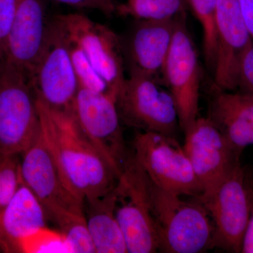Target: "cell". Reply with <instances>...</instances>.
<instances>
[{"label":"cell","instance_id":"e0dca14e","mask_svg":"<svg viewBox=\"0 0 253 253\" xmlns=\"http://www.w3.org/2000/svg\"><path fill=\"white\" fill-rule=\"evenodd\" d=\"M47 219L39 200L22 180L0 215V248L5 253H22L25 243L47 227Z\"/></svg>","mask_w":253,"mask_h":253},{"label":"cell","instance_id":"484cf974","mask_svg":"<svg viewBox=\"0 0 253 253\" xmlns=\"http://www.w3.org/2000/svg\"><path fill=\"white\" fill-rule=\"evenodd\" d=\"M16 0H0V59L14 20Z\"/></svg>","mask_w":253,"mask_h":253},{"label":"cell","instance_id":"2e32d148","mask_svg":"<svg viewBox=\"0 0 253 253\" xmlns=\"http://www.w3.org/2000/svg\"><path fill=\"white\" fill-rule=\"evenodd\" d=\"M48 23L43 0H16L2 58L28 76L41 51Z\"/></svg>","mask_w":253,"mask_h":253},{"label":"cell","instance_id":"ba28073f","mask_svg":"<svg viewBox=\"0 0 253 253\" xmlns=\"http://www.w3.org/2000/svg\"><path fill=\"white\" fill-rule=\"evenodd\" d=\"M134 157L160 189L198 199L203 190L184 146L174 136L139 131L133 140Z\"/></svg>","mask_w":253,"mask_h":253},{"label":"cell","instance_id":"5b68a950","mask_svg":"<svg viewBox=\"0 0 253 253\" xmlns=\"http://www.w3.org/2000/svg\"><path fill=\"white\" fill-rule=\"evenodd\" d=\"M151 186L149 176L134 154H129L115 186V211L127 253H153L159 249Z\"/></svg>","mask_w":253,"mask_h":253},{"label":"cell","instance_id":"ac0fdd59","mask_svg":"<svg viewBox=\"0 0 253 253\" xmlns=\"http://www.w3.org/2000/svg\"><path fill=\"white\" fill-rule=\"evenodd\" d=\"M208 118L240 156L246 148L253 146V95L216 88Z\"/></svg>","mask_w":253,"mask_h":253},{"label":"cell","instance_id":"9c48e42d","mask_svg":"<svg viewBox=\"0 0 253 253\" xmlns=\"http://www.w3.org/2000/svg\"><path fill=\"white\" fill-rule=\"evenodd\" d=\"M116 105L121 123L141 131L174 136L179 126L172 94L155 78L129 75L118 91Z\"/></svg>","mask_w":253,"mask_h":253},{"label":"cell","instance_id":"8fae6325","mask_svg":"<svg viewBox=\"0 0 253 253\" xmlns=\"http://www.w3.org/2000/svg\"><path fill=\"white\" fill-rule=\"evenodd\" d=\"M162 78L175 102L179 126L184 131L199 118L201 70L184 11L176 16L175 30Z\"/></svg>","mask_w":253,"mask_h":253},{"label":"cell","instance_id":"83f0119b","mask_svg":"<svg viewBox=\"0 0 253 253\" xmlns=\"http://www.w3.org/2000/svg\"><path fill=\"white\" fill-rule=\"evenodd\" d=\"M246 27L253 41V0H239Z\"/></svg>","mask_w":253,"mask_h":253},{"label":"cell","instance_id":"44dd1931","mask_svg":"<svg viewBox=\"0 0 253 253\" xmlns=\"http://www.w3.org/2000/svg\"><path fill=\"white\" fill-rule=\"evenodd\" d=\"M203 31L205 60L214 69L217 54V37L215 15L218 0H189Z\"/></svg>","mask_w":253,"mask_h":253},{"label":"cell","instance_id":"7a4b0ae2","mask_svg":"<svg viewBox=\"0 0 253 253\" xmlns=\"http://www.w3.org/2000/svg\"><path fill=\"white\" fill-rule=\"evenodd\" d=\"M20 159L23 183L33 191L62 234L86 224L84 200L68 186L39 134Z\"/></svg>","mask_w":253,"mask_h":253},{"label":"cell","instance_id":"7402d4cb","mask_svg":"<svg viewBox=\"0 0 253 253\" xmlns=\"http://www.w3.org/2000/svg\"><path fill=\"white\" fill-rule=\"evenodd\" d=\"M68 39L73 68L80 87L85 88L98 92L109 93L116 97V95L110 91L109 86L104 80L93 67L83 49L76 43L71 41L68 37Z\"/></svg>","mask_w":253,"mask_h":253},{"label":"cell","instance_id":"52a82bcc","mask_svg":"<svg viewBox=\"0 0 253 253\" xmlns=\"http://www.w3.org/2000/svg\"><path fill=\"white\" fill-rule=\"evenodd\" d=\"M28 78L37 97L49 108L71 111L79 84L67 35L57 16L48 23L44 42Z\"/></svg>","mask_w":253,"mask_h":253},{"label":"cell","instance_id":"d4e9b609","mask_svg":"<svg viewBox=\"0 0 253 253\" xmlns=\"http://www.w3.org/2000/svg\"><path fill=\"white\" fill-rule=\"evenodd\" d=\"M237 88L253 96V41L240 59Z\"/></svg>","mask_w":253,"mask_h":253},{"label":"cell","instance_id":"277c9868","mask_svg":"<svg viewBox=\"0 0 253 253\" xmlns=\"http://www.w3.org/2000/svg\"><path fill=\"white\" fill-rule=\"evenodd\" d=\"M36 94L24 71L0 59V155H21L39 134Z\"/></svg>","mask_w":253,"mask_h":253},{"label":"cell","instance_id":"603a6c76","mask_svg":"<svg viewBox=\"0 0 253 253\" xmlns=\"http://www.w3.org/2000/svg\"><path fill=\"white\" fill-rule=\"evenodd\" d=\"M22 182L18 155H0V215Z\"/></svg>","mask_w":253,"mask_h":253},{"label":"cell","instance_id":"f1b7e54d","mask_svg":"<svg viewBox=\"0 0 253 253\" xmlns=\"http://www.w3.org/2000/svg\"><path fill=\"white\" fill-rule=\"evenodd\" d=\"M242 253H253V208L243 239Z\"/></svg>","mask_w":253,"mask_h":253},{"label":"cell","instance_id":"4316f807","mask_svg":"<svg viewBox=\"0 0 253 253\" xmlns=\"http://www.w3.org/2000/svg\"><path fill=\"white\" fill-rule=\"evenodd\" d=\"M60 3L78 9L96 10L106 16L116 13L118 4L114 0H54Z\"/></svg>","mask_w":253,"mask_h":253},{"label":"cell","instance_id":"cb8c5ba5","mask_svg":"<svg viewBox=\"0 0 253 253\" xmlns=\"http://www.w3.org/2000/svg\"><path fill=\"white\" fill-rule=\"evenodd\" d=\"M69 252L64 236L61 232L44 228L23 245L22 253Z\"/></svg>","mask_w":253,"mask_h":253},{"label":"cell","instance_id":"ffe728a7","mask_svg":"<svg viewBox=\"0 0 253 253\" xmlns=\"http://www.w3.org/2000/svg\"><path fill=\"white\" fill-rule=\"evenodd\" d=\"M185 0H149L139 3L118 5L116 13L136 20L171 19L184 11Z\"/></svg>","mask_w":253,"mask_h":253},{"label":"cell","instance_id":"d6986e66","mask_svg":"<svg viewBox=\"0 0 253 253\" xmlns=\"http://www.w3.org/2000/svg\"><path fill=\"white\" fill-rule=\"evenodd\" d=\"M115 207V187L104 196L86 200L84 203L86 225L96 253H127Z\"/></svg>","mask_w":253,"mask_h":253},{"label":"cell","instance_id":"30bf717a","mask_svg":"<svg viewBox=\"0 0 253 253\" xmlns=\"http://www.w3.org/2000/svg\"><path fill=\"white\" fill-rule=\"evenodd\" d=\"M71 113L86 137L119 176L130 153L125 142L116 96L79 86Z\"/></svg>","mask_w":253,"mask_h":253},{"label":"cell","instance_id":"5bb4252c","mask_svg":"<svg viewBox=\"0 0 253 253\" xmlns=\"http://www.w3.org/2000/svg\"><path fill=\"white\" fill-rule=\"evenodd\" d=\"M217 46L214 67L215 87L237 89L238 68L244 51L253 42L239 0H218L215 15Z\"/></svg>","mask_w":253,"mask_h":253},{"label":"cell","instance_id":"f546056e","mask_svg":"<svg viewBox=\"0 0 253 253\" xmlns=\"http://www.w3.org/2000/svg\"><path fill=\"white\" fill-rule=\"evenodd\" d=\"M149 1V0H126V2L127 3H139L143 2V1Z\"/></svg>","mask_w":253,"mask_h":253},{"label":"cell","instance_id":"3957f363","mask_svg":"<svg viewBox=\"0 0 253 253\" xmlns=\"http://www.w3.org/2000/svg\"><path fill=\"white\" fill-rule=\"evenodd\" d=\"M151 206L158 239V251L199 253L214 248V227L204 204L196 199L158 188L151 182Z\"/></svg>","mask_w":253,"mask_h":253},{"label":"cell","instance_id":"4fadbf2b","mask_svg":"<svg viewBox=\"0 0 253 253\" xmlns=\"http://www.w3.org/2000/svg\"><path fill=\"white\" fill-rule=\"evenodd\" d=\"M183 145L203 192L207 198L230 172L241 156L208 118H198L184 131Z\"/></svg>","mask_w":253,"mask_h":253},{"label":"cell","instance_id":"9a60e30c","mask_svg":"<svg viewBox=\"0 0 253 253\" xmlns=\"http://www.w3.org/2000/svg\"><path fill=\"white\" fill-rule=\"evenodd\" d=\"M176 16L161 21L138 20L123 45L129 75L148 76L158 81L162 76L175 30Z\"/></svg>","mask_w":253,"mask_h":253},{"label":"cell","instance_id":"8992f818","mask_svg":"<svg viewBox=\"0 0 253 253\" xmlns=\"http://www.w3.org/2000/svg\"><path fill=\"white\" fill-rule=\"evenodd\" d=\"M214 227V248L241 253L253 208V172L239 161L212 194L201 200Z\"/></svg>","mask_w":253,"mask_h":253},{"label":"cell","instance_id":"6da1fadb","mask_svg":"<svg viewBox=\"0 0 253 253\" xmlns=\"http://www.w3.org/2000/svg\"><path fill=\"white\" fill-rule=\"evenodd\" d=\"M36 99L41 135L68 186L84 201L113 189L117 174L82 131L71 111L51 109Z\"/></svg>","mask_w":253,"mask_h":253},{"label":"cell","instance_id":"7c38bea8","mask_svg":"<svg viewBox=\"0 0 253 253\" xmlns=\"http://www.w3.org/2000/svg\"><path fill=\"white\" fill-rule=\"evenodd\" d=\"M66 34L83 49L89 62L117 97L126 81L122 41L111 28L81 14L57 16Z\"/></svg>","mask_w":253,"mask_h":253}]
</instances>
